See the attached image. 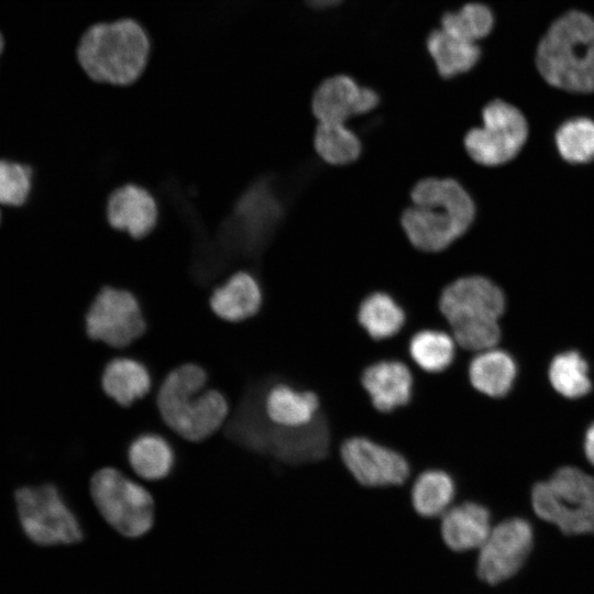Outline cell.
<instances>
[{"label":"cell","mask_w":594,"mask_h":594,"mask_svg":"<svg viewBox=\"0 0 594 594\" xmlns=\"http://www.w3.org/2000/svg\"><path fill=\"white\" fill-rule=\"evenodd\" d=\"M440 517L441 537L454 551L480 549L492 529L488 509L476 502L452 505Z\"/></svg>","instance_id":"19"},{"label":"cell","mask_w":594,"mask_h":594,"mask_svg":"<svg viewBox=\"0 0 594 594\" xmlns=\"http://www.w3.org/2000/svg\"><path fill=\"white\" fill-rule=\"evenodd\" d=\"M206 371L195 363L173 369L157 394V410L165 425L185 440L199 442L221 428L229 415L226 396L206 388Z\"/></svg>","instance_id":"3"},{"label":"cell","mask_w":594,"mask_h":594,"mask_svg":"<svg viewBox=\"0 0 594 594\" xmlns=\"http://www.w3.org/2000/svg\"><path fill=\"white\" fill-rule=\"evenodd\" d=\"M584 451L587 460L594 465V422L585 433Z\"/></svg>","instance_id":"32"},{"label":"cell","mask_w":594,"mask_h":594,"mask_svg":"<svg viewBox=\"0 0 594 594\" xmlns=\"http://www.w3.org/2000/svg\"><path fill=\"white\" fill-rule=\"evenodd\" d=\"M535 513L565 535L594 534V477L563 466L531 493Z\"/></svg>","instance_id":"8"},{"label":"cell","mask_w":594,"mask_h":594,"mask_svg":"<svg viewBox=\"0 0 594 594\" xmlns=\"http://www.w3.org/2000/svg\"><path fill=\"white\" fill-rule=\"evenodd\" d=\"M14 507L22 535L36 546L74 544L84 537L72 504L54 482L18 487Z\"/></svg>","instance_id":"7"},{"label":"cell","mask_w":594,"mask_h":594,"mask_svg":"<svg viewBox=\"0 0 594 594\" xmlns=\"http://www.w3.org/2000/svg\"><path fill=\"white\" fill-rule=\"evenodd\" d=\"M151 43L132 19L97 23L86 30L77 46V61L89 79L112 87H129L143 74Z\"/></svg>","instance_id":"4"},{"label":"cell","mask_w":594,"mask_h":594,"mask_svg":"<svg viewBox=\"0 0 594 594\" xmlns=\"http://www.w3.org/2000/svg\"><path fill=\"white\" fill-rule=\"evenodd\" d=\"M496 16L483 2H470L441 18L442 30L453 36L475 42L487 37L494 30Z\"/></svg>","instance_id":"28"},{"label":"cell","mask_w":594,"mask_h":594,"mask_svg":"<svg viewBox=\"0 0 594 594\" xmlns=\"http://www.w3.org/2000/svg\"><path fill=\"white\" fill-rule=\"evenodd\" d=\"M356 318L369 338L374 341H384L400 332L406 321V314L391 295L375 292L361 301Z\"/></svg>","instance_id":"24"},{"label":"cell","mask_w":594,"mask_h":594,"mask_svg":"<svg viewBox=\"0 0 594 594\" xmlns=\"http://www.w3.org/2000/svg\"><path fill=\"white\" fill-rule=\"evenodd\" d=\"M505 306L502 289L479 275L452 282L439 298V310L450 326L457 345L475 353L499 342L498 319Z\"/></svg>","instance_id":"5"},{"label":"cell","mask_w":594,"mask_h":594,"mask_svg":"<svg viewBox=\"0 0 594 594\" xmlns=\"http://www.w3.org/2000/svg\"><path fill=\"white\" fill-rule=\"evenodd\" d=\"M414 364L424 373L437 375L451 367L455 360L457 343L451 334L439 329H421L414 333L407 345Z\"/></svg>","instance_id":"25"},{"label":"cell","mask_w":594,"mask_h":594,"mask_svg":"<svg viewBox=\"0 0 594 594\" xmlns=\"http://www.w3.org/2000/svg\"><path fill=\"white\" fill-rule=\"evenodd\" d=\"M342 0H305L312 9H329L338 6Z\"/></svg>","instance_id":"33"},{"label":"cell","mask_w":594,"mask_h":594,"mask_svg":"<svg viewBox=\"0 0 594 594\" xmlns=\"http://www.w3.org/2000/svg\"><path fill=\"white\" fill-rule=\"evenodd\" d=\"M241 407L230 432L235 440L258 452L292 464L316 462L327 457L330 433L327 421L318 419L304 428L286 429L272 425L262 411V393H251Z\"/></svg>","instance_id":"6"},{"label":"cell","mask_w":594,"mask_h":594,"mask_svg":"<svg viewBox=\"0 0 594 594\" xmlns=\"http://www.w3.org/2000/svg\"><path fill=\"white\" fill-rule=\"evenodd\" d=\"M175 455L169 442L162 436L146 432L138 436L128 448V462L143 480L166 477L174 466Z\"/></svg>","instance_id":"26"},{"label":"cell","mask_w":594,"mask_h":594,"mask_svg":"<svg viewBox=\"0 0 594 594\" xmlns=\"http://www.w3.org/2000/svg\"><path fill=\"white\" fill-rule=\"evenodd\" d=\"M3 50H4V37L2 33L0 32V55L2 54Z\"/></svg>","instance_id":"34"},{"label":"cell","mask_w":594,"mask_h":594,"mask_svg":"<svg viewBox=\"0 0 594 594\" xmlns=\"http://www.w3.org/2000/svg\"><path fill=\"white\" fill-rule=\"evenodd\" d=\"M147 327L139 298L113 286H103L84 316L86 337L112 349H124L142 339Z\"/></svg>","instance_id":"10"},{"label":"cell","mask_w":594,"mask_h":594,"mask_svg":"<svg viewBox=\"0 0 594 594\" xmlns=\"http://www.w3.org/2000/svg\"><path fill=\"white\" fill-rule=\"evenodd\" d=\"M360 384L375 410L392 414L410 404L415 377L405 362L387 358L366 365L361 372Z\"/></svg>","instance_id":"14"},{"label":"cell","mask_w":594,"mask_h":594,"mask_svg":"<svg viewBox=\"0 0 594 594\" xmlns=\"http://www.w3.org/2000/svg\"><path fill=\"white\" fill-rule=\"evenodd\" d=\"M530 524L521 518L499 522L480 548L477 575L488 584L513 576L521 568L532 548Z\"/></svg>","instance_id":"13"},{"label":"cell","mask_w":594,"mask_h":594,"mask_svg":"<svg viewBox=\"0 0 594 594\" xmlns=\"http://www.w3.org/2000/svg\"><path fill=\"white\" fill-rule=\"evenodd\" d=\"M471 386L492 398L506 396L513 388L517 366L513 356L496 346L476 352L468 365Z\"/></svg>","instance_id":"21"},{"label":"cell","mask_w":594,"mask_h":594,"mask_svg":"<svg viewBox=\"0 0 594 594\" xmlns=\"http://www.w3.org/2000/svg\"><path fill=\"white\" fill-rule=\"evenodd\" d=\"M409 493L414 510L422 517L433 518L452 506L457 485L449 472L430 468L417 475Z\"/></svg>","instance_id":"23"},{"label":"cell","mask_w":594,"mask_h":594,"mask_svg":"<svg viewBox=\"0 0 594 594\" xmlns=\"http://www.w3.org/2000/svg\"><path fill=\"white\" fill-rule=\"evenodd\" d=\"M158 204L143 186L129 183L111 191L107 199L106 217L111 228L133 239L150 234L158 221Z\"/></svg>","instance_id":"16"},{"label":"cell","mask_w":594,"mask_h":594,"mask_svg":"<svg viewBox=\"0 0 594 594\" xmlns=\"http://www.w3.org/2000/svg\"><path fill=\"white\" fill-rule=\"evenodd\" d=\"M340 460L360 486L370 490L404 485L411 465L406 455L366 436H352L342 441Z\"/></svg>","instance_id":"12"},{"label":"cell","mask_w":594,"mask_h":594,"mask_svg":"<svg viewBox=\"0 0 594 594\" xmlns=\"http://www.w3.org/2000/svg\"><path fill=\"white\" fill-rule=\"evenodd\" d=\"M88 494L102 518L124 537L145 535L153 526L151 493L118 469L97 470L88 480Z\"/></svg>","instance_id":"9"},{"label":"cell","mask_w":594,"mask_h":594,"mask_svg":"<svg viewBox=\"0 0 594 594\" xmlns=\"http://www.w3.org/2000/svg\"><path fill=\"white\" fill-rule=\"evenodd\" d=\"M264 293L257 277L240 270L217 285L209 296V307L220 320L241 323L254 318L262 309Z\"/></svg>","instance_id":"18"},{"label":"cell","mask_w":594,"mask_h":594,"mask_svg":"<svg viewBox=\"0 0 594 594\" xmlns=\"http://www.w3.org/2000/svg\"><path fill=\"white\" fill-rule=\"evenodd\" d=\"M314 146L317 154L328 164L345 165L354 162L361 153V142L344 123L319 122Z\"/></svg>","instance_id":"27"},{"label":"cell","mask_w":594,"mask_h":594,"mask_svg":"<svg viewBox=\"0 0 594 594\" xmlns=\"http://www.w3.org/2000/svg\"><path fill=\"white\" fill-rule=\"evenodd\" d=\"M427 50L442 78H452L473 69L482 58L477 43L435 30L427 37Z\"/></svg>","instance_id":"22"},{"label":"cell","mask_w":594,"mask_h":594,"mask_svg":"<svg viewBox=\"0 0 594 594\" xmlns=\"http://www.w3.org/2000/svg\"><path fill=\"white\" fill-rule=\"evenodd\" d=\"M31 175L28 166L0 160V205L24 204L31 188Z\"/></svg>","instance_id":"31"},{"label":"cell","mask_w":594,"mask_h":594,"mask_svg":"<svg viewBox=\"0 0 594 594\" xmlns=\"http://www.w3.org/2000/svg\"><path fill=\"white\" fill-rule=\"evenodd\" d=\"M482 127L464 136L470 157L484 166H497L513 160L528 136V122L519 108L503 99H494L482 110Z\"/></svg>","instance_id":"11"},{"label":"cell","mask_w":594,"mask_h":594,"mask_svg":"<svg viewBox=\"0 0 594 594\" xmlns=\"http://www.w3.org/2000/svg\"><path fill=\"white\" fill-rule=\"evenodd\" d=\"M100 386L116 404L129 407L150 393L152 377L142 362L118 356L105 365L100 375Z\"/></svg>","instance_id":"20"},{"label":"cell","mask_w":594,"mask_h":594,"mask_svg":"<svg viewBox=\"0 0 594 594\" xmlns=\"http://www.w3.org/2000/svg\"><path fill=\"white\" fill-rule=\"evenodd\" d=\"M539 76L551 88L576 95L594 92V16L580 9L558 15L535 50Z\"/></svg>","instance_id":"1"},{"label":"cell","mask_w":594,"mask_h":594,"mask_svg":"<svg viewBox=\"0 0 594 594\" xmlns=\"http://www.w3.org/2000/svg\"><path fill=\"white\" fill-rule=\"evenodd\" d=\"M588 364L578 351H565L553 358L549 366L552 387L566 398H580L592 388Z\"/></svg>","instance_id":"29"},{"label":"cell","mask_w":594,"mask_h":594,"mask_svg":"<svg viewBox=\"0 0 594 594\" xmlns=\"http://www.w3.org/2000/svg\"><path fill=\"white\" fill-rule=\"evenodd\" d=\"M380 102L377 92L360 86L346 75L324 79L315 90L311 109L319 122L344 123L372 111Z\"/></svg>","instance_id":"15"},{"label":"cell","mask_w":594,"mask_h":594,"mask_svg":"<svg viewBox=\"0 0 594 594\" xmlns=\"http://www.w3.org/2000/svg\"><path fill=\"white\" fill-rule=\"evenodd\" d=\"M261 404L264 417L272 425L286 429L307 427L321 415V399L316 392L285 382L263 389Z\"/></svg>","instance_id":"17"},{"label":"cell","mask_w":594,"mask_h":594,"mask_svg":"<svg viewBox=\"0 0 594 594\" xmlns=\"http://www.w3.org/2000/svg\"><path fill=\"white\" fill-rule=\"evenodd\" d=\"M556 145L563 160L583 164L594 158V120L587 117H573L558 128Z\"/></svg>","instance_id":"30"},{"label":"cell","mask_w":594,"mask_h":594,"mask_svg":"<svg viewBox=\"0 0 594 594\" xmlns=\"http://www.w3.org/2000/svg\"><path fill=\"white\" fill-rule=\"evenodd\" d=\"M414 206L402 215L410 243L425 252L444 250L470 228L475 206L469 193L452 178H424L410 194Z\"/></svg>","instance_id":"2"}]
</instances>
